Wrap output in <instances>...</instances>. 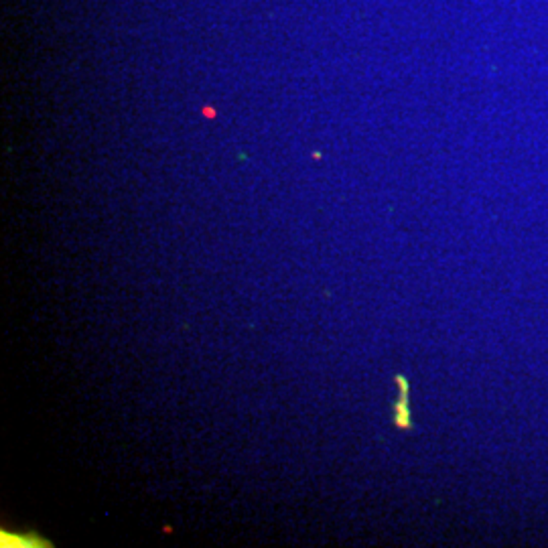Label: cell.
<instances>
[{"label": "cell", "instance_id": "1", "mask_svg": "<svg viewBox=\"0 0 548 548\" xmlns=\"http://www.w3.org/2000/svg\"><path fill=\"white\" fill-rule=\"evenodd\" d=\"M394 382L400 388L398 400L394 404V425H396V429L408 431V429H412V416H410V408H408V380L402 374H396Z\"/></svg>", "mask_w": 548, "mask_h": 548}, {"label": "cell", "instance_id": "2", "mask_svg": "<svg viewBox=\"0 0 548 548\" xmlns=\"http://www.w3.org/2000/svg\"><path fill=\"white\" fill-rule=\"evenodd\" d=\"M0 538H2L0 545L4 548L51 547V542H43L45 538H41V536H37V534H14V532H6V530H2V532H0Z\"/></svg>", "mask_w": 548, "mask_h": 548}]
</instances>
